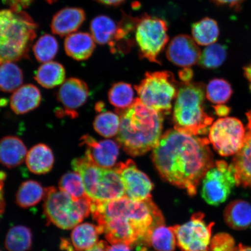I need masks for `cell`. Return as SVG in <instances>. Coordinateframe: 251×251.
Here are the masks:
<instances>
[{
  "instance_id": "ffe728a7",
  "label": "cell",
  "mask_w": 251,
  "mask_h": 251,
  "mask_svg": "<svg viewBox=\"0 0 251 251\" xmlns=\"http://www.w3.org/2000/svg\"><path fill=\"white\" fill-rule=\"evenodd\" d=\"M27 148L20 138L8 136L0 140V164L9 169L20 166L26 159Z\"/></svg>"
},
{
  "instance_id": "60d3db41",
  "label": "cell",
  "mask_w": 251,
  "mask_h": 251,
  "mask_svg": "<svg viewBox=\"0 0 251 251\" xmlns=\"http://www.w3.org/2000/svg\"><path fill=\"white\" fill-rule=\"evenodd\" d=\"M103 248L105 251H131L129 246L125 244H111L109 246L105 241H103Z\"/></svg>"
},
{
  "instance_id": "d4e9b609",
  "label": "cell",
  "mask_w": 251,
  "mask_h": 251,
  "mask_svg": "<svg viewBox=\"0 0 251 251\" xmlns=\"http://www.w3.org/2000/svg\"><path fill=\"white\" fill-rule=\"evenodd\" d=\"M100 234L101 232L98 226L83 223L73 228L71 235V243L75 251H86L99 243Z\"/></svg>"
},
{
  "instance_id": "9c48e42d",
  "label": "cell",
  "mask_w": 251,
  "mask_h": 251,
  "mask_svg": "<svg viewBox=\"0 0 251 251\" xmlns=\"http://www.w3.org/2000/svg\"><path fill=\"white\" fill-rule=\"evenodd\" d=\"M235 186L237 181L231 165L222 160L217 161L203 178L201 196L209 205L219 206L227 200Z\"/></svg>"
},
{
  "instance_id": "d590c367",
  "label": "cell",
  "mask_w": 251,
  "mask_h": 251,
  "mask_svg": "<svg viewBox=\"0 0 251 251\" xmlns=\"http://www.w3.org/2000/svg\"><path fill=\"white\" fill-rule=\"evenodd\" d=\"M233 94L230 84L223 78H214L206 87V96L210 102L215 104L226 103Z\"/></svg>"
},
{
  "instance_id": "30bf717a",
  "label": "cell",
  "mask_w": 251,
  "mask_h": 251,
  "mask_svg": "<svg viewBox=\"0 0 251 251\" xmlns=\"http://www.w3.org/2000/svg\"><path fill=\"white\" fill-rule=\"evenodd\" d=\"M245 128L241 122L235 118H221L209 128V141L219 154L231 156L242 148Z\"/></svg>"
},
{
  "instance_id": "7bdbcfd3",
  "label": "cell",
  "mask_w": 251,
  "mask_h": 251,
  "mask_svg": "<svg viewBox=\"0 0 251 251\" xmlns=\"http://www.w3.org/2000/svg\"><path fill=\"white\" fill-rule=\"evenodd\" d=\"M216 114L219 117H227L230 114L231 108L226 105L220 104L213 106Z\"/></svg>"
},
{
  "instance_id": "83f0119b",
  "label": "cell",
  "mask_w": 251,
  "mask_h": 251,
  "mask_svg": "<svg viewBox=\"0 0 251 251\" xmlns=\"http://www.w3.org/2000/svg\"><path fill=\"white\" fill-rule=\"evenodd\" d=\"M46 190L35 180H27L21 184L16 194V203L23 208H28L39 203L45 196Z\"/></svg>"
},
{
  "instance_id": "7dc6e473",
  "label": "cell",
  "mask_w": 251,
  "mask_h": 251,
  "mask_svg": "<svg viewBox=\"0 0 251 251\" xmlns=\"http://www.w3.org/2000/svg\"><path fill=\"white\" fill-rule=\"evenodd\" d=\"M86 251H105L103 248V241H100L96 246H94L92 249Z\"/></svg>"
},
{
  "instance_id": "f35d334b",
  "label": "cell",
  "mask_w": 251,
  "mask_h": 251,
  "mask_svg": "<svg viewBox=\"0 0 251 251\" xmlns=\"http://www.w3.org/2000/svg\"><path fill=\"white\" fill-rule=\"evenodd\" d=\"M4 1L9 4L10 9L12 10L20 11L29 7L32 4L34 0H4Z\"/></svg>"
},
{
  "instance_id": "74e56055",
  "label": "cell",
  "mask_w": 251,
  "mask_h": 251,
  "mask_svg": "<svg viewBox=\"0 0 251 251\" xmlns=\"http://www.w3.org/2000/svg\"><path fill=\"white\" fill-rule=\"evenodd\" d=\"M235 247V242L233 236L227 233H220L212 238L210 251H232Z\"/></svg>"
},
{
  "instance_id": "5b68a950",
  "label": "cell",
  "mask_w": 251,
  "mask_h": 251,
  "mask_svg": "<svg viewBox=\"0 0 251 251\" xmlns=\"http://www.w3.org/2000/svg\"><path fill=\"white\" fill-rule=\"evenodd\" d=\"M178 90L174 111L175 128L190 134L207 133L213 119L205 111V89L203 84L182 83Z\"/></svg>"
},
{
  "instance_id": "4fadbf2b",
  "label": "cell",
  "mask_w": 251,
  "mask_h": 251,
  "mask_svg": "<svg viewBox=\"0 0 251 251\" xmlns=\"http://www.w3.org/2000/svg\"><path fill=\"white\" fill-rule=\"evenodd\" d=\"M80 145L86 147L85 156L99 167L112 169L115 166L119 147L114 141H97L92 136L86 134L80 138Z\"/></svg>"
},
{
  "instance_id": "d6986e66",
  "label": "cell",
  "mask_w": 251,
  "mask_h": 251,
  "mask_svg": "<svg viewBox=\"0 0 251 251\" xmlns=\"http://www.w3.org/2000/svg\"><path fill=\"white\" fill-rule=\"evenodd\" d=\"M233 169L237 186L251 188V132L245 135L242 148L230 164Z\"/></svg>"
},
{
  "instance_id": "ac0fdd59",
  "label": "cell",
  "mask_w": 251,
  "mask_h": 251,
  "mask_svg": "<svg viewBox=\"0 0 251 251\" xmlns=\"http://www.w3.org/2000/svg\"><path fill=\"white\" fill-rule=\"evenodd\" d=\"M42 96L40 90L31 84L16 90L10 98V106L15 114L24 115L39 107Z\"/></svg>"
},
{
  "instance_id": "ee69618b",
  "label": "cell",
  "mask_w": 251,
  "mask_h": 251,
  "mask_svg": "<svg viewBox=\"0 0 251 251\" xmlns=\"http://www.w3.org/2000/svg\"><path fill=\"white\" fill-rule=\"evenodd\" d=\"M216 4L222 5H227L229 7H233L241 4L243 0H212Z\"/></svg>"
},
{
  "instance_id": "ab89813d",
  "label": "cell",
  "mask_w": 251,
  "mask_h": 251,
  "mask_svg": "<svg viewBox=\"0 0 251 251\" xmlns=\"http://www.w3.org/2000/svg\"><path fill=\"white\" fill-rule=\"evenodd\" d=\"M7 175L5 172L0 171V218L5 211V202L3 193V187H4V181Z\"/></svg>"
},
{
  "instance_id": "b9f144b4",
  "label": "cell",
  "mask_w": 251,
  "mask_h": 251,
  "mask_svg": "<svg viewBox=\"0 0 251 251\" xmlns=\"http://www.w3.org/2000/svg\"><path fill=\"white\" fill-rule=\"evenodd\" d=\"M178 76L183 83H190L193 77V72L190 68H184L179 72Z\"/></svg>"
},
{
  "instance_id": "8fae6325",
  "label": "cell",
  "mask_w": 251,
  "mask_h": 251,
  "mask_svg": "<svg viewBox=\"0 0 251 251\" xmlns=\"http://www.w3.org/2000/svg\"><path fill=\"white\" fill-rule=\"evenodd\" d=\"M205 215L197 213L190 221L172 227L181 251H211L212 229L214 223L207 224Z\"/></svg>"
},
{
  "instance_id": "e575fe53",
  "label": "cell",
  "mask_w": 251,
  "mask_h": 251,
  "mask_svg": "<svg viewBox=\"0 0 251 251\" xmlns=\"http://www.w3.org/2000/svg\"><path fill=\"white\" fill-rule=\"evenodd\" d=\"M57 40L51 34H45L37 40L33 47L34 56L42 63L51 61L58 51Z\"/></svg>"
},
{
  "instance_id": "ba28073f",
  "label": "cell",
  "mask_w": 251,
  "mask_h": 251,
  "mask_svg": "<svg viewBox=\"0 0 251 251\" xmlns=\"http://www.w3.org/2000/svg\"><path fill=\"white\" fill-rule=\"evenodd\" d=\"M167 23L147 14L139 17L135 31V42L141 58L160 64L158 57L169 42Z\"/></svg>"
},
{
  "instance_id": "836d02e7",
  "label": "cell",
  "mask_w": 251,
  "mask_h": 251,
  "mask_svg": "<svg viewBox=\"0 0 251 251\" xmlns=\"http://www.w3.org/2000/svg\"><path fill=\"white\" fill-rule=\"evenodd\" d=\"M120 124L119 115L110 111L102 112L94 119L93 127L100 136L110 138L118 134Z\"/></svg>"
},
{
  "instance_id": "4dcf8cb0",
  "label": "cell",
  "mask_w": 251,
  "mask_h": 251,
  "mask_svg": "<svg viewBox=\"0 0 251 251\" xmlns=\"http://www.w3.org/2000/svg\"><path fill=\"white\" fill-rule=\"evenodd\" d=\"M227 56V47L214 43L207 46L201 53L198 64L206 70H215L224 64Z\"/></svg>"
},
{
  "instance_id": "f5cc1de1",
  "label": "cell",
  "mask_w": 251,
  "mask_h": 251,
  "mask_svg": "<svg viewBox=\"0 0 251 251\" xmlns=\"http://www.w3.org/2000/svg\"><path fill=\"white\" fill-rule=\"evenodd\" d=\"M0 251H1V250H0Z\"/></svg>"
},
{
  "instance_id": "2e32d148",
  "label": "cell",
  "mask_w": 251,
  "mask_h": 251,
  "mask_svg": "<svg viewBox=\"0 0 251 251\" xmlns=\"http://www.w3.org/2000/svg\"><path fill=\"white\" fill-rule=\"evenodd\" d=\"M86 19L85 11L82 8H63L56 12L52 19V32L61 37L68 36L79 29Z\"/></svg>"
},
{
  "instance_id": "681fc988",
  "label": "cell",
  "mask_w": 251,
  "mask_h": 251,
  "mask_svg": "<svg viewBox=\"0 0 251 251\" xmlns=\"http://www.w3.org/2000/svg\"><path fill=\"white\" fill-rule=\"evenodd\" d=\"M246 115L248 121H249V123H248V128H249V131L251 132V110L249 112H248Z\"/></svg>"
},
{
  "instance_id": "44dd1931",
  "label": "cell",
  "mask_w": 251,
  "mask_h": 251,
  "mask_svg": "<svg viewBox=\"0 0 251 251\" xmlns=\"http://www.w3.org/2000/svg\"><path fill=\"white\" fill-rule=\"evenodd\" d=\"M64 49L66 54L75 60L86 61L93 54L96 42L91 34L74 33L66 37Z\"/></svg>"
},
{
  "instance_id": "7402d4cb",
  "label": "cell",
  "mask_w": 251,
  "mask_h": 251,
  "mask_svg": "<svg viewBox=\"0 0 251 251\" xmlns=\"http://www.w3.org/2000/svg\"><path fill=\"white\" fill-rule=\"evenodd\" d=\"M26 164L31 173L45 175L52 170L55 162L54 153L45 144H36L27 152Z\"/></svg>"
},
{
  "instance_id": "277c9868",
  "label": "cell",
  "mask_w": 251,
  "mask_h": 251,
  "mask_svg": "<svg viewBox=\"0 0 251 251\" xmlns=\"http://www.w3.org/2000/svg\"><path fill=\"white\" fill-rule=\"evenodd\" d=\"M38 27L24 11L0 9V65L27 58Z\"/></svg>"
},
{
  "instance_id": "3957f363",
  "label": "cell",
  "mask_w": 251,
  "mask_h": 251,
  "mask_svg": "<svg viewBox=\"0 0 251 251\" xmlns=\"http://www.w3.org/2000/svg\"><path fill=\"white\" fill-rule=\"evenodd\" d=\"M121 119L117 141L132 156L155 148L162 136L163 115L144 104L139 98L124 110H115Z\"/></svg>"
},
{
  "instance_id": "f1b7e54d",
  "label": "cell",
  "mask_w": 251,
  "mask_h": 251,
  "mask_svg": "<svg viewBox=\"0 0 251 251\" xmlns=\"http://www.w3.org/2000/svg\"><path fill=\"white\" fill-rule=\"evenodd\" d=\"M33 235L29 227L15 226L8 231L5 246L8 251H28L32 245Z\"/></svg>"
},
{
  "instance_id": "9a60e30c",
  "label": "cell",
  "mask_w": 251,
  "mask_h": 251,
  "mask_svg": "<svg viewBox=\"0 0 251 251\" xmlns=\"http://www.w3.org/2000/svg\"><path fill=\"white\" fill-rule=\"evenodd\" d=\"M89 96L86 83L76 77L66 80L56 93V99L65 109L75 111L85 103Z\"/></svg>"
},
{
  "instance_id": "1f68e13d",
  "label": "cell",
  "mask_w": 251,
  "mask_h": 251,
  "mask_svg": "<svg viewBox=\"0 0 251 251\" xmlns=\"http://www.w3.org/2000/svg\"><path fill=\"white\" fill-rule=\"evenodd\" d=\"M149 244L157 251H174L177 241L172 227H166L165 224L156 226L151 234Z\"/></svg>"
},
{
  "instance_id": "52a82bcc",
  "label": "cell",
  "mask_w": 251,
  "mask_h": 251,
  "mask_svg": "<svg viewBox=\"0 0 251 251\" xmlns=\"http://www.w3.org/2000/svg\"><path fill=\"white\" fill-rule=\"evenodd\" d=\"M135 89L144 105L162 115L170 114L178 92L174 75L169 71L147 72Z\"/></svg>"
},
{
  "instance_id": "f907efd6",
  "label": "cell",
  "mask_w": 251,
  "mask_h": 251,
  "mask_svg": "<svg viewBox=\"0 0 251 251\" xmlns=\"http://www.w3.org/2000/svg\"><path fill=\"white\" fill-rule=\"evenodd\" d=\"M46 1L49 3V4H53V3H54L57 1H58V0H46Z\"/></svg>"
},
{
  "instance_id": "4316f807",
  "label": "cell",
  "mask_w": 251,
  "mask_h": 251,
  "mask_svg": "<svg viewBox=\"0 0 251 251\" xmlns=\"http://www.w3.org/2000/svg\"><path fill=\"white\" fill-rule=\"evenodd\" d=\"M191 33L198 45L208 46L218 40L220 31L217 22L205 18L193 24Z\"/></svg>"
},
{
  "instance_id": "d6a6232c",
  "label": "cell",
  "mask_w": 251,
  "mask_h": 251,
  "mask_svg": "<svg viewBox=\"0 0 251 251\" xmlns=\"http://www.w3.org/2000/svg\"><path fill=\"white\" fill-rule=\"evenodd\" d=\"M110 103L116 110H124L129 107L134 101V92L131 84L119 82L113 84L108 92Z\"/></svg>"
},
{
  "instance_id": "f546056e",
  "label": "cell",
  "mask_w": 251,
  "mask_h": 251,
  "mask_svg": "<svg viewBox=\"0 0 251 251\" xmlns=\"http://www.w3.org/2000/svg\"><path fill=\"white\" fill-rule=\"evenodd\" d=\"M24 81L23 70L14 62L0 65V91L4 93L15 92Z\"/></svg>"
},
{
  "instance_id": "7a4b0ae2",
  "label": "cell",
  "mask_w": 251,
  "mask_h": 251,
  "mask_svg": "<svg viewBox=\"0 0 251 251\" xmlns=\"http://www.w3.org/2000/svg\"><path fill=\"white\" fill-rule=\"evenodd\" d=\"M91 213L111 244H149L153 229L165 224L151 199L136 201L125 196L108 201L92 200Z\"/></svg>"
},
{
  "instance_id": "7c38bea8",
  "label": "cell",
  "mask_w": 251,
  "mask_h": 251,
  "mask_svg": "<svg viewBox=\"0 0 251 251\" xmlns=\"http://www.w3.org/2000/svg\"><path fill=\"white\" fill-rule=\"evenodd\" d=\"M114 169L123 181L126 196L136 201L151 199L153 184L149 177L137 168L133 160L119 163Z\"/></svg>"
},
{
  "instance_id": "f6af8a7d",
  "label": "cell",
  "mask_w": 251,
  "mask_h": 251,
  "mask_svg": "<svg viewBox=\"0 0 251 251\" xmlns=\"http://www.w3.org/2000/svg\"><path fill=\"white\" fill-rule=\"evenodd\" d=\"M102 5L111 6V7H118L123 4L126 0H94Z\"/></svg>"
},
{
  "instance_id": "816d5d0a",
  "label": "cell",
  "mask_w": 251,
  "mask_h": 251,
  "mask_svg": "<svg viewBox=\"0 0 251 251\" xmlns=\"http://www.w3.org/2000/svg\"><path fill=\"white\" fill-rule=\"evenodd\" d=\"M140 251H148V250H147V249H146V248H143V249H141Z\"/></svg>"
},
{
  "instance_id": "bcb514c9",
  "label": "cell",
  "mask_w": 251,
  "mask_h": 251,
  "mask_svg": "<svg viewBox=\"0 0 251 251\" xmlns=\"http://www.w3.org/2000/svg\"><path fill=\"white\" fill-rule=\"evenodd\" d=\"M244 76L249 81L250 89H251V64L244 68Z\"/></svg>"
},
{
  "instance_id": "5bb4252c",
  "label": "cell",
  "mask_w": 251,
  "mask_h": 251,
  "mask_svg": "<svg viewBox=\"0 0 251 251\" xmlns=\"http://www.w3.org/2000/svg\"><path fill=\"white\" fill-rule=\"evenodd\" d=\"M201 50L193 37L179 34L169 43L166 54L169 61L178 67L190 68L199 62Z\"/></svg>"
},
{
  "instance_id": "e0dca14e",
  "label": "cell",
  "mask_w": 251,
  "mask_h": 251,
  "mask_svg": "<svg viewBox=\"0 0 251 251\" xmlns=\"http://www.w3.org/2000/svg\"><path fill=\"white\" fill-rule=\"evenodd\" d=\"M124 196L125 190L120 175L115 169L102 168L92 200L108 201Z\"/></svg>"
},
{
  "instance_id": "6da1fadb",
  "label": "cell",
  "mask_w": 251,
  "mask_h": 251,
  "mask_svg": "<svg viewBox=\"0 0 251 251\" xmlns=\"http://www.w3.org/2000/svg\"><path fill=\"white\" fill-rule=\"evenodd\" d=\"M209 143L206 138L169 130L153 150V164L163 179L195 196L200 181L215 164Z\"/></svg>"
},
{
  "instance_id": "8d00e7d4",
  "label": "cell",
  "mask_w": 251,
  "mask_h": 251,
  "mask_svg": "<svg viewBox=\"0 0 251 251\" xmlns=\"http://www.w3.org/2000/svg\"><path fill=\"white\" fill-rule=\"evenodd\" d=\"M59 188L65 191L74 199H80L87 196L82 177L76 172H68L61 177Z\"/></svg>"
},
{
  "instance_id": "c3c4849f",
  "label": "cell",
  "mask_w": 251,
  "mask_h": 251,
  "mask_svg": "<svg viewBox=\"0 0 251 251\" xmlns=\"http://www.w3.org/2000/svg\"><path fill=\"white\" fill-rule=\"evenodd\" d=\"M232 251H251V247L244 246V245L240 244L238 246H235Z\"/></svg>"
},
{
  "instance_id": "603a6c76",
  "label": "cell",
  "mask_w": 251,
  "mask_h": 251,
  "mask_svg": "<svg viewBox=\"0 0 251 251\" xmlns=\"http://www.w3.org/2000/svg\"><path fill=\"white\" fill-rule=\"evenodd\" d=\"M224 216L228 227L235 230H246L251 226V205L246 201L235 200L226 207Z\"/></svg>"
},
{
  "instance_id": "484cf974",
  "label": "cell",
  "mask_w": 251,
  "mask_h": 251,
  "mask_svg": "<svg viewBox=\"0 0 251 251\" xmlns=\"http://www.w3.org/2000/svg\"><path fill=\"white\" fill-rule=\"evenodd\" d=\"M65 76L64 66L57 62L50 61L40 66L34 78L40 86L50 89L62 85L65 81Z\"/></svg>"
},
{
  "instance_id": "8992f818",
  "label": "cell",
  "mask_w": 251,
  "mask_h": 251,
  "mask_svg": "<svg viewBox=\"0 0 251 251\" xmlns=\"http://www.w3.org/2000/svg\"><path fill=\"white\" fill-rule=\"evenodd\" d=\"M44 213L48 223L64 230L74 228L91 213L92 199L88 196L74 199L61 188H45Z\"/></svg>"
},
{
  "instance_id": "cb8c5ba5",
  "label": "cell",
  "mask_w": 251,
  "mask_h": 251,
  "mask_svg": "<svg viewBox=\"0 0 251 251\" xmlns=\"http://www.w3.org/2000/svg\"><path fill=\"white\" fill-rule=\"evenodd\" d=\"M118 29V24L108 16H97L91 21L90 30L95 42L100 45L111 46Z\"/></svg>"
}]
</instances>
